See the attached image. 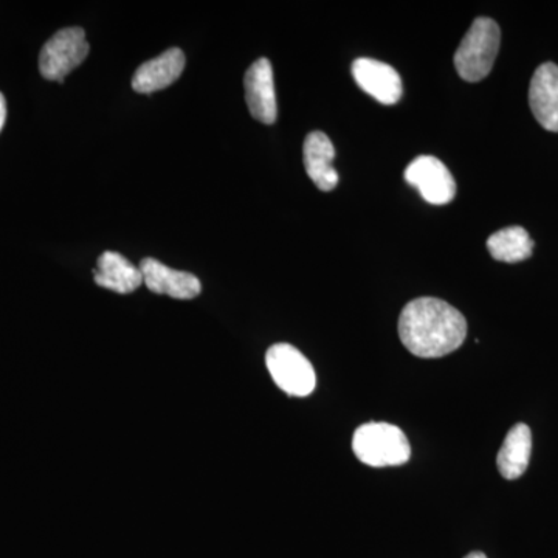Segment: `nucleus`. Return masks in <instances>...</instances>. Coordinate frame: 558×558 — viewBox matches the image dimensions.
<instances>
[{"label":"nucleus","mask_w":558,"mask_h":558,"mask_svg":"<svg viewBox=\"0 0 558 558\" xmlns=\"http://www.w3.org/2000/svg\"><path fill=\"white\" fill-rule=\"evenodd\" d=\"M87 54H89V44L83 28H64L51 36L40 50V75L46 80L62 83L73 69L83 64Z\"/></svg>","instance_id":"obj_5"},{"label":"nucleus","mask_w":558,"mask_h":558,"mask_svg":"<svg viewBox=\"0 0 558 558\" xmlns=\"http://www.w3.org/2000/svg\"><path fill=\"white\" fill-rule=\"evenodd\" d=\"M399 336L416 357L439 359L462 347L468 337V319L446 301L424 296L403 307Z\"/></svg>","instance_id":"obj_1"},{"label":"nucleus","mask_w":558,"mask_h":558,"mask_svg":"<svg viewBox=\"0 0 558 558\" xmlns=\"http://www.w3.org/2000/svg\"><path fill=\"white\" fill-rule=\"evenodd\" d=\"M304 168L318 190L332 191L339 185V172L332 167L336 148L325 132L314 131L304 140Z\"/></svg>","instance_id":"obj_12"},{"label":"nucleus","mask_w":558,"mask_h":558,"mask_svg":"<svg viewBox=\"0 0 558 558\" xmlns=\"http://www.w3.org/2000/svg\"><path fill=\"white\" fill-rule=\"evenodd\" d=\"M532 453V433L526 424H517L509 429L501 450L498 451L497 465L506 480H519L527 470Z\"/></svg>","instance_id":"obj_14"},{"label":"nucleus","mask_w":558,"mask_h":558,"mask_svg":"<svg viewBox=\"0 0 558 558\" xmlns=\"http://www.w3.org/2000/svg\"><path fill=\"white\" fill-rule=\"evenodd\" d=\"M352 450L359 461L371 468L402 465L411 458L405 433L387 422H369L355 429Z\"/></svg>","instance_id":"obj_2"},{"label":"nucleus","mask_w":558,"mask_h":558,"mask_svg":"<svg viewBox=\"0 0 558 558\" xmlns=\"http://www.w3.org/2000/svg\"><path fill=\"white\" fill-rule=\"evenodd\" d=\"M464 558H488L486 554L483 553H470L469 556H465Z\"/></svg>","instance_id":"obj_17"},{"label":"nucleus","mask_w":558,"mask_h":558,"mask_svg":"<svg viewBox=\"0 0 558 558\" xmlns=\"http://www.w3.org/2000/svg\"><path fill=\"white\" fill-rule=\"evenodd\" d=\"M352 76L360 89L376 98L381 105H396L402 98L403 86L398 70L387 62L359 58L352 62Z\"/></svg>","instance_id":"obj_8"},{"label":"nucleus","mask_w":558,"mask_h":558,"mask_svg":"<svg viewBox=\"0 0 558 558\" xmlns=\"http://www.w3.org/2000/svg\"><path fill=\"white\" fill-rule=\"evenodd\" d=\"M529 105L546 131L558 132V65L545 62L535 70L529 87Z\"/></svg>","instance_id":"obj_10"},{"label":"nucleus","mask_w":558,"mask_h":558,"mask_svg":"<svg viewBox=\"0 0 558 558\" xmlns=\"http://www.w3.org/2000/svg\"><path fill=\"white\" fill-rule=\"evenodd\" d=\"M405 180L416 186L428 204L446 205L457 196V182L449 168L433 156H418L405 170Z\"/></svg>","instance_id":"obj_6"},{"label":"nucleus","mask_w":558,"mask_h":558,"mask_svg":"<svg viewBox=\"0 0 558 558\" xmlns=\"http://www.w3.org/2000/svg\"><path fill=\"white\" fill-rule=\"evenodd\" d=\"M245 101L253 119L274 124L278 117L274 69L267 58L253 62L244 78Z\"/></svg>","instance_id":"obj_7"},{"label":"nucleus","mask_w":558,"mask_h":558,"mask_svg":"<svg viewBox=\"0 0 558 558\" xmlns=\"http://www.w3.org/2000/svg\"><path fill=\"white\" fill-rule=\"evenodd\" d=\"M266 365L271 379L286 395L306 398L317 385L314 366L292 344H274L267 351Z\"/></svg>","instance_id":"obj_4"},{"label":"nucleus","mask_w":558,"mask_h":558,"mask_svg":"<svg viewBox=\"0 0 558 558\" xmlns=\"http://www.w3.org/2000/svg\"><path fill=\"white\" fill-rule=\"evenodd\" d=\"M95 282L100 288L112 292L132 293L143 284L140 267H135L123 255L117 252H105L98 258L97 269L94 270Z\"/></svg>","instance_id":"obj_13"},{"label":"nucleus","mask_w":558,"mask_h":558,"mask_svg":"<svg viewBox=\"0 0 558 558\" xmlns=\"http://www.w3.org/2000/svg\"><path fill=\"white\" fill-rule=\"evenodd\" d=\"M7 120V101L5 97L0 94V131H2L3 124H5Z\"/></svg>","instance_id":"obj_16"},{"label":"nucleus","mask_w":558,"mask_h":558,"mask_svg":"<svg viewBox=\"0 0 558 558\" xmlns=\"http://www.w3.org/2000/svg\"><path fill=\"white\" fill-rule=\"evenodd\" d=\"M138 267L146 288L157 295H168L175 300H193L201 295L199 278L189 271L172 270L154 258L143 259Z\"/></svg>","instance_id":"obj_9"},{"label":"nucleus","mask_w":558,"mask_h":558,"mask_svg":"<svg viewBox=\"0 0 558 558\" xmlns=\"http://www.w3.org/2000/svg\"><path fill=\"white\" fill-rule=\"evenodd\" d=\"M487 250L499 263L515 264L531 258L534 241L523 227H508L488 238Z\"/></svg>","instance_id":"obj_15"},{"label":"nucleus","mask_w":558,"mask_h":558,"mask_svg":"<svg viewBox=\"0 0 558 558\" xmlns=\"http://www.w3.org/2000/svg\"><path fill=\"white\" fill-rule=\"evenodd\" d=\"M186 58L180 49H170L140 65L132 78V89L138 94L167 89L179 80L185 69Z\"/></svg>","instance_id":"obj_11"},{"label":"nucleus","mask_w":558,"mask_h":558,"mask_svg":"<svg viewBox=\"0 0 558 558\" xmlns=\"http://www.w3.org/2000/svg\"><path fill=\"white\" fill-rule=\"evenodd\" d=\"M501 43V31L490 17H478L469 28L454 53L458 75L469 83H478L494 69Z\"/></svg>","instance_id":"obj_3"}]
</instances>
